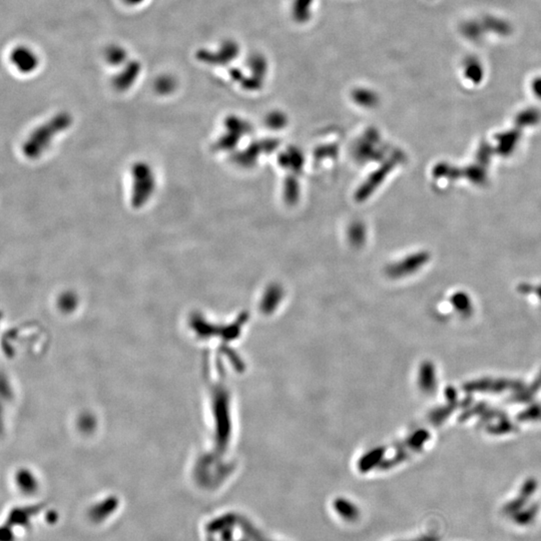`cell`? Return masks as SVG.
I'll use <instances>...</instances> for the list:
<instances>
[{
	"mask_svg": "<svg viewBox=\"0 0 541 541\" xmlns=\"http://www.w3.org/2000/svg\"><path fill=\"white\" fill-rule=\"evenodd\" d=\"M11 65L22 74L33 73L39 66V56L34 49L28 45L18 44L9 53Z\"/></svg>",
	"mask_w": 541,
	"mask_h": 541,
	"instance_id": "cell-1",
	"label": "cell"
},
{
	"mask_svg": "<svg viewBox=\"0 0 541 541\" xmlns=\"http://www.w3.org/2000/svg\"><path fill=\"white\" fill-rule=\"evenodd\" d=\"M141 63L138 60L130 59L121 67L120 72L114 77L113 82L115 87L120 92L129 89L137 80L141 72Z\"/></svg>",
	"mask_w": 541,
	"mask_h": 541,
	"instance_id": "cell-2",
	"label": "cell"
},
{
	"mask_svg": "<svg viewBox=\"0 0 541 541\" xmlns=\"http://www.w3.org/2000/svg\"><path fill=\"white\" fill-rule=\"evenodd\" d=\"M105 59L110 65L116 67H122L130 60L128 50L124 46L117 43L111 44L106 48Z\"/></svg>",
	"mask_w": 541,
	"mask_h": 541,
	"instance_id": "cell-3",
	"label": "cell"
},
{
	"mask_svg": "<svg viewBox=\"0 0 541 541\" xmlns=\"http://www.w3.org/2000/svg\"><path fill=\"white\" fill-rule=\"evenodd\" d=\"M175 86V80L171 75H160L155 81V88L160 94H169Z\"/></svg>",
	"mask_w": 541,
	"mask_h": 541,
	"instance_id": "cell-4",
	"label": "cell"
},
{
	"mask_svg": "<svg viewBox=\"0 0 541 541\" xmlns=\"http://www.w3.org/2000/svg\"><path fill=\"white\" fill-rule=\"evenodd\" d=\"M129 6H138L142 4L145 0H123Z\"/></svg>",
	"mask_w": 541,
	"mask_h": 541,
	"instance_id": "cell-5",
	"label": "cell"
}]
</instances>
